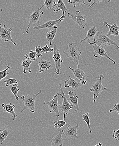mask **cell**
<instances>
[{"instance_id":"41","label":"cell","mask_w":119,"mask_h":146,"mask_svg":"<svg viewBox=\"0 0 119 146\" xmlns=\"http://www.w3.org/2000/svg\"><path fill=\"white\" fill-rule=\"evenodd\" d=\"M88 1L89 2H91V1Z\"/></svg>"},{"instance_id":"34","label":"cell","mask_w":119,"mask_h":146,"mask_svg":"<svg viewBox=\"0 0 119 146\" xmlns=\"http://www.w3.org/2000/svg\"><path fill=\"white\" fill-rule=\"evenodd\" d=\"M35 52H36V57L38 58L42 56V54H41V51H42V47H41L40 45L38 46H35Z\"/></svg>"},{"instance_id":"13","label":"cell","mask_w":119,"mask_h":146,"mask_svg":"<svg viewBox=\"0 0 119 146\" xmlns=\"http://www.w3.org/2000/svg\"><path fill=\"white\" fill-rule=\"evenodd\" d=\"M69 69L72 71L76 78L80 80L81 84L84 85L86 84L88 76L84 70L81 69H73L71 67H69Z\"/></svg>"},{"instance_id":"16","label":"cell","mask_w":119,"mask_h":146,"mask_svg":"<svg viewBox=\"0 0 119 146\" xmlns=\"http://www.w3.org/2000/svg\"><path fill=\"white\" fill-rule=\"evenodd\" d=\"M68 94L69 96L68 101H69L72 103V105H73V108L75 112L80 111L79 105H78V96L74 94V92L70 91L68 92Z\"/></svg>"},{"instance_id":"22","label":"cell","mask_w":119,"mask_h":146,"mask_svg":"<svg viewBox=\"0 0 119 146\" xmlns=\"http://www.w3.org/2000/svg\"><path fill=\"white\" fill-rule=\"evenodd\" d=\"M57 29V27H55L54 28L50 29V31H47V34H46L47 40L48 41L50 46L52 45L53 39H54L56 35Z\"/></svg>"},{"instance_id":"40","label":"cell","mask_w":119,"mask_h":146,"mask_svg":"<svg viewBox=\"0 0 119 146\" xmlns=\"http://www.w3.org/2000/svg\"><path fill=\"white\" fill-rule=\"evenodd\" d=\"M3 10L1 8H0V14H1V13L2 12Z\"/></svg>"},{"instance_id":"6","label":"cell","mask_w":119,"mask_h":146,"mask_svg":"<svg viewBox=\"0 0 119 146\" xmlns=\"http://www.w3.org/2000/svg\"><path fill=\"white\" fill-rule=\"evenodd\" d=\"M94 76L97 79V80L92 86V88L90 89V92L94 93V103H95L99 94L103 91L107 89L102 85V78H104L102 74L100 75L99 77Z\"/></svg>"},{"instance_id":"29","label":"cell","mask_w":119,"mask_h":146,"mask_svg":"<svg viewBox=\"0 0 119 146\" xmlns=\"http://www.w3.org/2000/svg\"><path fill=\"white\" fill-rule=\"evenodd\" d=\"M36 54L35 51L31 50L29 53H27L24 56L25 59H29L32 62L36 60Z\"/></svg>"},{"instance_id":"31","label":"cell","mask_w":119,"mask_h":146,"mask_svg":"<svg viewBox=\"0 0 119 146\" xmlns=\"http://www.w3.org/2000/svg\"><path fill=\"white\" fill-rule=\"evenodd\" d=\"M89 112H88L87 113H85L83 114L82 115V120L87 124L88 125V128L89 130V133H92V130H91V127H90V118L89 117Z\"/></svg>"},{"instance_id":"15","label":"cell","mask_w":119,"mask_h":146,"mask_svg":"<svg viewBox=\"0 0 119 146\" xmlns=\"http://www.w3.org/2000/svg\"><path fill=\"white\" fill-rule=\"evenodd\" d=\"M79 127V125H77L75 126H73L71 125H69L67 126V129L65 131L64 133V135L68 138L72 139V138H76L78 139L77 137V129Z\"/></svg>"},{"instance_id":"35","label":"cell","mask_w":119,"mask_h":146,"mask_svg":"<svg viewBox=\"0 0 119 146\" xmlns=\"http://www.w3.org/2000/svg\"><path fill=\"white\" fill-rule=\"evenodd\" d=\"M53 48H51L49 47L48 46V44H46V46L42 47V51L41 52L42 53H47L48 52L51 53L52 52H53Z\"/></svg>"},{"instance_id":"18","label":"cell","mask_w":119,"mask_h":146,"mask_svg":"<svg viewBox=\"0 0 119 146\" xmlns=\"http://www.w3.org/2000/svg\"><path fill=\"white\" fill-rule=\"evenodd\" d=\"M64 132V130H61L57 135L51 139V146H63L64 139L62 135Z\"/></svg>"},{"instance_id":"27","label":"cell","mask_w":119,"mask_h":146,"mask_svg":"<svg viewBox=\"0 0 119 146\" xmlns=\"http://www.w3.org/2000/svg\"><path fill=\"white\" fill-rule=\"evenodd\" d=\"M9 88L11 93L15 96L16 100L17 101L18 100L19 96H18L17 93L20 90L18 88V86L17 84H15L11 86H9Z\"/></svg>"},{"instance_id":"37","label":"cell","mask_w":119,"mask_h":146,"mask_svg":"<svg viewBox=\"0 0 119 146\" xmlns=\"http://www.w3.org/2000/svg\"><path fill=\"white\" fill-rule=\"evenodd\" d=\"M113 112H118L119 115V102H118L117 104H115L113 108L110 110V112L111 113Z\"/></svg>"},{"instance_id":"3","label":"cell","mask_w":119,"mask_h":146,"mask_svg":"<svg viewBox=\"0 0 119 146\" xmlns=\"http://www.w3.org/2000/svg\"><path fill=\"white\" fill-rule=\"evenodd\" d=\"M93 43L103 47L104 46L113 45L118 49L119 51V46L117 43L111 40L103 32H98L94 38V42Z\"/></svg>"},{"instance_id":"39","label":"cell","mask_w":119,"mask_h":146,"mask_svg":"<svg viewBox=\"0 0 119 146\" xmlns=\"http://www.w3.org/2000/svg\"><path fill=\"white\" fill-rule=\"evenodd\" d=\"M102 145H103V144H102V143H100V142H99L97 145H96L94 146H102Z\"/></svg>"},{"instance_id":"9","label":"cell","mask_w":119,"mask_h":146,"mask_svg":"<svg viewBox=\"0 0 119 146\" xmlns=\"http://www.w3.org/2000/svg\"><path fill=\"white\" fill-rule=\"evenodd\" d=\"M59 93H57L53 97V99L49 101L46 102H43V104L48 105L50 113H55L57 117L58 118L60 116L59 111V104L57 100V96L59 95Z\"/></svg>"},{"instance_id":"11","label":"cell","mask_w":119,"mask_h":146,"mask_svg":"<svg viewBox=\"0 0 119 146\" xmlns=\"http://www.w3.org/2000/svg\"><path fill=\"white\" fill-rule=\"evenodd\" d=\"M88 43L92 46V47L94 49V57L95 58L99 57H104V58H107L110 60L114 64H116L115 61L111 59L110 57L109 56L104 47L98 46L96 44L93 43Z\"/></svg>"},{"instance_id":"30","label":"cell","mask_w":119,"mask_h":146,"mask_svg":"<svg viewBox=\"0 0 119 146\" xmlns=\"http://www.w3.org/2000/svg\"><path fill=\"white\" fill-rule=\"evenodd\" d=\"M54 127L55 129L60 128L61 129L62 127L66 125V122L64 120H59L58 118L54 120Z\"/></svg>"},{"instance_id":"24","label":"cell","mask_w":119,"mask_h":146,"mask_svg":"<svg viewBox=\"0 0 119 146\" xmlns=\"http://www.w3.org/2000/svg\"><path fill=\"white\" fill-rule=\"evenodd\" d=\"M31 63L32 61L29 59H24L23 60L21 66L23 68V73L25 74L27 72L29 73L31 72V70L30 68Z\"/></svg>"},{"instance_id":"4","label":"cell","mask_w":119,"mask_h":146,"mask_svg":"<svg viewBox=\"0 0 119 146\" xmlns=\"http://www.w3.org/2000/svg\"><path fill=\"white\" fill-rule=\"evenodd\" d=\"M44 6V5H43L41 7L39 8L30 14L29 16V24L25 30V32L27 34H28V31L31 27H37L40 25L39 23L40 20L43 15V11L41 10V9Z\"/></svg>"},{"instance_id":"2","label":"cell","mask_w":119,"mask_h":146,"mask_svg":"<svg viewBox=\"0 0 119 146\" xmlns=\"http://www.w3.org/2000/svg\"><path fill=\"white\" fill-rule=\"evenodd\" d=\"M42 92L41 90H40L38 93L33 95H23L22 96L21 99L23 100L24 106L20 112L24 110L28 109L32 113H34L35 111V102L36 97Z\"/></svg>"},{"instance_id":"25","label":"cell","mask_w":119,"mask_h":146,"mask_svg":"<svg viewBox=\"0 0 119 146\" xmlns=\"http://www.w3.org/2000/svg\"><path fill=\"white\" fill-rule=\"evenodd\" d=\"M11 133V131L9 130L8 127L5 126L3 130L0 132V144L2 145L9 134Z\"/></svg>"},{"instance_id":"33","label":"cell","mask_w":119,"mask_h":146,"mask_svg":"<svg viewBox=\"0 0 119 146\" xmlns=\"http://www.w3.org/2000/svg\"><path fill=\"white\" fill-rule=\"evenodd\" d=\"M10 68V66L9 65H8L7 66V68H6L5 70L0 71V81H1V80H2L4 78L6 77V76L9 74V72L7 73V71Z\"/></svg>"},{"instance_id":"1","label":"cell","mask_w":119,"mask_h":146,"mask_svg":"<svg viewBox=\"0 0 119 146\" xmlns=\"http://www.w3.org/2000/svg\"><path fill=\"white\" fill-rule=\"evenodd\" d=\"M66 56L69 60L73 61L77 64V68L79 69V60L82 52L78 46L77 43H68Z\"/></svg>"},{"instance_id":"42","label":"cell","mask_w":119,"mask_h":146,"mask_svg":"<svg viewBox=\"0 0 119 146\" xmlns=\"http://www.w3.org/2000/svg\"><path fill=\"white\" fill-rule=\"evenodd\" d=\"M1 129H0V132H1Z\"/></svg>"},{"instance_id":"28","label":"cell","mask_w":119,"mask_h":146,"mask_svg":"<svg viewBox=\"0 0 119 146\" xmlns=\"http://www.w3.org/2000/svg\"><path fill=\"white\" fill-rule=\"evenodd\" d=\"M44 6H46L47 9L48 10H51L54 11V5L56 3L55 1H51V0H44Z\"/></svg>"},{"instance_id":"17","label":"cell","mask_w":119,"mask_h":146,"mask_svg":"<svg viewBox=\"0 0 119 146\" xmlns=\"http://www.w3.org/2000/svg\"><path fill=\"white\" fill-rule=\"evenodd\" d=\"M2 107L5 112H8L11 115L13 118L12 120H16L17 117V115L14 110V109L15 108V104H13L11 103L7 104H4L3 103L2 104Z\"/></svg>"},{"instance_id":"23","label":"cell","mask_w":119,"mask_h":146,"mask_svg":"<svg viewBox=\"0 0 119 146\" xmlns=\"http://www.w3.org/2000/svg\"><path fill=\"white\" fill-rule=\"evenodd\" d=\"M55 7H57V9L54 10L55 12H57L61 10L63 12V15L65 16L66 13L67 11V9L64 1L62 0H58L57 3H55L54 5V8Z\"/></svg>"},{"instance_id":"5","label":"cell","mask_w":119,"mask_h":146,"mask_svg":"<svg viewBox=\"0 0 119 146\" xmlns=\"http://www.w3.org/2000/svg\"><path fill=\"white\" fill-rule=\"evenodd\" d=\"M59 86L61 90L60 94H59V95L63 99V103L61 104H59V108L60 109L61 111L64 112V121H65L66 118L67 117V115L70 110L72 109H73V105L70 104L68 100L66 97L65 94L64 92V90L62 88L61 84H59Z\"/></svg>"},{"instance_id":"26","label":"cell","mask_w":119,"mask_h":146,"mask_svg":"<svg viewBox=\"0 0 119 146\" xmlns=\"http://www.w3.org/2000/svg\"><path fill=\"white\" fill-rule=\"evenodd\" d=\"M68 3L69 4L73 5L74 7H75L76 6H81L82 7H83V5H87L89 7H90V5L87 4L85 3L84 0H80V1H76V0H69L68 1Z\"/></svg>"},{"instance_id":"8","label":"cell","mask_w":119,"mask_h":146,"mask_svg":"<svg viewBox=\"0 0 119 146\" xmlns=\"http://www.w3.org/2000/svg\"><path fill=\"white\" fill-rule=\"evenodd\" d=\"M68 15L69 18L73 19L74 21L79 26L83 29H85L86 24V16L82 15L80 11L77 10L75 14L69 12Z\"/></svg>"},{"instance_id":"38","label":"cell","mask_w":119,"mask_h":146,"mask_svg":"<svg viewBox=\"0 0 119 146\" xmlns=\"http://www.w3.org/2000/svg\"><path fill=\"white\" fill-rule=\"evenodd\" d=\"M102 2L108 3L110 2V1H98V0H94L93 4H92V5H90V7H92L94 6V4H95L96 3H101Z\"/></svg>"},{"instance_id":"19","label":"cell","mask_w":119,"mask_h":146,"mask_svg":"<svg viewBox=\"0 0 119 146\" xmlns=\"http://www.w3.org/2000/svg\"><path fill=\"white\" fill-rule=\"evenodd\" d=\"M36 61L38 63L39 68V72L40 73L49 70L51 67V61H48L42 59L36 60Z\"/></svg>"},{"instance_id":"10","label":"cell","mask_w":119,"mask_h":146,"mask_svg":"<svg viewBox=\"0 0 119 146\" xmlns=\"http://www.w3.org/2000/svg\"><path fill=\"white\" fill-rule=\"evenodd\" d=\"M12 30V28H8L5 25L2 26V24H0V38L4 40L5 42L11 41L14 45L17 46V44L13 40L11 35Z\"/></svg>"},{"instance_id":"14","label":"cell","mask_w":119,"mask_h":146,"mask_svg":"<svg viewBox=\"0 0 119 146\" xmlns=\"http://www.w3.org/2000/svg\"><path fill=\"white\" fill-rule=\"evenodd\" d=\"M98 32V31L96 27L93 26L90 27L88 30L86 37L83 39L80 40L79 44L81 43L84 41H87L88 43H94V38H95V36Z\"/></svg>"},{"instance_id":"21","label":"cell","mask_w":119,"mask_h":146,"mask_svg":"<svg viewBox=\"0 0 119 146\" xmlns=\"http://www.w3.org/2000/svg\"><path fill=\"white\" fill-rule=\"evenodd\" d=\"M69 79L66 80L64 83V87L66 88L71 87L74 90L78 89L81 86L80 83H78L77 80V79L72 78L71 76L69 77Z\"/></svg>"},{"instance_id":"12","label":"cell","mask_w":119,"mask_h":146,"mask_svg":"<svg viewBox=\"0 0 119 146\" xmlns=\"http://www.w3.org/2000/svg\"><path fill=\"white\" fill-rule=\"evenodd\" d=\"M65 18V16H62L59 19H56V20H50V21H47L45 23L40 25V26L37 27H33L34 30H41L42 29H51L54 28L56 25L60 23L61 22L64 20V19Z\"/></svg>"},{"instance_id":"7","label":"cell","mask_w":119,"mask_h":146,"mask_svg":"<svg viewBox=\"0 0 119 146\" xmlns=\"http://www.w3.org/2000/svg\"><path fill=\"white\" fill-rule=\"evenodd\" d=\"M52 43H53V49H54L53 50L54 54L52 56V59H53L54 62H55V72L57 75H59L60 71L62 68L61 64L63 63L64 59L62 58L60 53L59 49H58L56 44L53 41L52 42Z\"/></svg>"},{"instance_id":"32","label":"cell","mask_w":119,"mask_h":146,"mask_svg":"<svg viewBox=\"0 0 119 146\" xmlns=\"http://www.w3.org/2000/svg\"><path fill=\"white\" fill-rule=\"evenodd\" d=\"M4 82L5 83V85L7 87L11 86L13 84H18V82L17 81L16 79L14 78L4 79Z\"/></svg>"},{"instance_id":"20","label":"cell","mask_w":119,"mask_h":146,"mask_svg":"<svg viewBox=\"0 0 119 146\" xmlns=\"http://www.w3.org/2000/svg\"><path fill=\"white\" fill-rule=\"evenodd\" d=\"M104 25L109 29V32L106 34L108 37L111 35L118 36L119 35V27L117 25V24H114L113 25H110L106 21L104 22Z\"/></svg>"},{"instance_id":"36","label":"cell","mask_w":119,"mask_h":146,"mask_svg":"<svg viewBox=\"0 0 119 146\" xmlns=\"http://www.w3.org/2000/svg\"><path fill=\"white\" fill-rule=\"evenodd\" d=\"M112 137L115 139L116 140H119V129L117 131L114 130L113 131Z\"/></svg>"}]
</instances>
